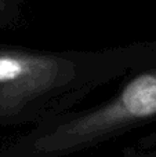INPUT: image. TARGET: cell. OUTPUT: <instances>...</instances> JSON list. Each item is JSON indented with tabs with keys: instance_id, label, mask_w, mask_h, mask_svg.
<instances>
[{
	"instance_id": "obj_1",
	"label": "cell",
	"mask_w": 156,
	"mask_h": 157,
	"mask_svg": "<svg viewBox=\"0 0 156 157\" xmlns=\"http://www.w3.org/2000/svg\"><path fill=\"white\" fill-rule=\"evenodd\" d=\"M156 43L102 51L46 52L0 47V127H35L76 109L94 90L123 78Z\"/></svg>"
},
{
	"instance_id": "obj_2",
	"label": "cell",
	"mask_w": 156,
	"mask_h": 157,
	"mask_svg": "<svg viewBox=\"0 0 156 157\" xmlns=\"http://www.w3.org/2000/svg\"><path fill=\"white\" fill-rule=\"evenodd\" d=\"M156 123V48L108 99L30 127L0 157H69Z\"/></svg>"
},
{
	"instance_id": "obj_3",
	"label": "cell",
	"mask_w": 156,
	"mask_h": 157,
	"mask_svg": "<svg viewBox=\"0 0 156 157\" xmlns=\"http://www.w3.org/2000/svg\"><path fill=\"white\" fill-rule=\"evenodd\" d=\"M119 157H156V147L145 150H130Z\"/></svg>"
},
{
	"instance_id": "obj_4",
	"label": "cell",
	"mask_w": 156,
	"mask_h": 157,
	"mask_svg": "<svg viewBox=\"0 0 156 157\" xmlns=\"http://www.w3.org/2000/svg\"><path fill=\"white\" fill-rule=\"evenodd\" d=\"M3 14H11V0H0V18Z\"/></svg>"
}]
</instances>
